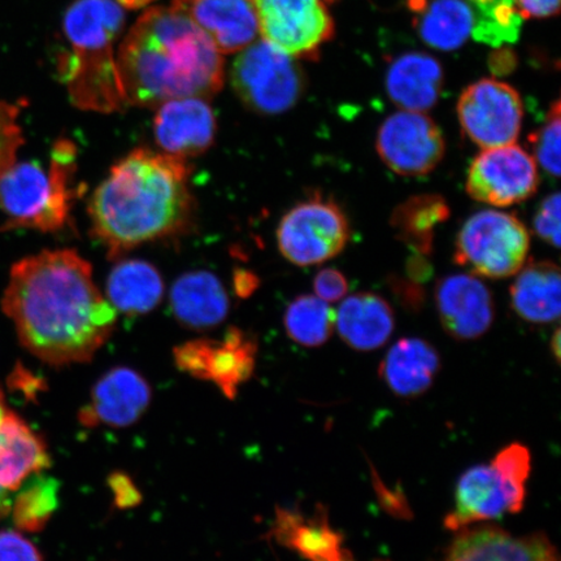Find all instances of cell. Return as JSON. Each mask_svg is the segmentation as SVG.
I'll return each mask as SVG.
<instances>
[{"instance_id":"6da1fadb","label":"cell","mask_w":561,"mask_h":561,"mask_svg":"<svg viewBox=\"0 0 561 561\" xmlns=\"http://www.w3.org/2000/svg\"><path fill=\"white\" fill-rule=\"evenodd\" d=\"M2 307L21 345L56 367L93 359L117 320L75 250L42 251L13 265Z\"/></svg>"},{"instance_id":"7a4b0ae2","label":"cell","mask_w":561,"mask_h":561,"mask_svg":"<svg viewBox=\"0 0 561 561\" xmlns=\"http://www.w3.org/2000/svg\"><path fill=\"white\" fill-rule=\"evenodd\" d=\"M188 160L136 149L112 165L89 201L91 231L110 256L186 233L195 216Z\"/></svg>"},{"instance_id":"3957f363","label":"cell","mask_w":561,"mask_h":561,"mask_svg":"<svg viewBox=\"0 0 561 561\" xmlns=\"http://www.w3.org/2000/svg\"><path fill=\"white\" fill-rule=\"evenodd\" d=\"M126 104L158 108L179 98H208L224 85V60L178 0L144 13L116 58Z\"/></svg>"},{"instance_id":"277c9868","label":"cell","mask_w":561,"mask_h":561,"mask_svg":"<svg viewBox=\"0 0 561 561\" xmlns=\"http://www.w3.org/2000/svg\"><path fill=\"white\" fill-rule=\"evenodd\" d=\"M77 147L56 140L50 164L37 161L13 164L0 175V208L5 229H33L54 233L67 226L77 198Z\"/></svg>"},{"instance_id":"5b68a950","label":"cell","mask_w":561,"mask_h":561,"mask_svg":"<svg viewBox=\"0 0 561 561\" xmlns=\"http://www.w3.org/2000/svg\"><path fill=\"white\" fill-rule=\"evenodd\" d=\"M530 471L529 448L518 442L504 447L490 465L468 469L456 486L454 508L445 518L446 528L460 531L476 523L520 512Z\"/></svg>"},{"instance_id":"8992f818","label":"cell","mask_w":561,"mask_h":561,"mask_svg":"<svg viewBox=\"0 0 561 561\" xmlns=\"http://www.w3.org/2000/svg\"><path fill=\"white\" fill-rule=\"evenodd\" d=\"M529 250L528 228L516 215L486 209L462 224L456 237L454 262L473 276L508 278L526 264Z\"/></svg>"},{"instance_id":"52a82bcc","label":"cell","mask_w":561,"mask_h":561,"mask_svg":"<svg viewBox=\"0 0 561 561\" xmlns=\"http://www.w3.org/2000/svg\"><path fill=\"white\" fill-rule=\"evenodd\" d=\"M230 80L245 107L266 116L291 110L306 89L296 58L266 41L243 48L231 66Z\"/></svg>"},{"instance_id":"ba28073f","label":"cell","mask_w":561,"mask_h":561,"mask_svg":"<svg viewBox=\"0 0 561 561\" xmlns=\"http://www.w3.org/2000/svg\"><path fill=\"white\" fill-rule=\"evenodd\" d=\"M350 236L342 208L332 199L314 195L287 210L277 228V244L287 262L310 266L340 255Z\"/></svg>"},{"instance_id":"9c48e42d","label":"cell","mask_w":561,"mask_h":561,"mask_svg":"<svg viewBox=\"0 0 561 561\" xmlns=\"http://www.w3.org/2000/svg\"><path fill=\"white\" fill-rule=\"evenodd\" d=\"M456 111L465 135L483 150L514 145L520 136L524 104L506 82L482 79L472 83L462 90Z\"/></svg>"},{"instance_id":"30bf717a","label":"cell","mask_w":561,"mask_h":561,"mask_svg":"<svg viewBox=\"0 0 561 561\" xmlns=\"http://www.w3.org/2000/svg\"><path fill=\"white\" fill-rule=\"evenodd\" d=\"M256 356L254 336L240 328H230L221 340L187 341L173 351L180 370L215 383L229 399H234L241 386L254 374Z\"/></svg>"},{"instance_id":"8fae6325","label":"cell","mask_w":561,"mask_h":561,"mask_svg":"<svg viewBox=\"0 0 561 561\" xmlns=\"http://www.w3.org/2000/svg\"><path fill=\"white\" fill-rule=\"evenodd\" d=\"M264 41L296 59H318L334 35L322 0H252Z\"/></svg>"},{"instance_id":"7c38bea8","label":"cell","mask_w":561,"mask_h":561,"mask_svg":"<svg viewBox=\"0 0 561 561\" xmlns=\"http://www.w3.org/2000/svg\"><path fill=\"white\" fill-rule=\"evenodd\" d=\"M537 161L524 147L508 145L483 150L467 174V193L491 207H510L531 198L538 191Z\"/></svg>"},{"instance_id":"4fadbf2b","label":"cell","mask_w":561,"mask_h":561,"mask_svg":"<svg viewBox=\"0 0 561 561\" xmlns=\"http://www.w3.org/2000/svg\"><path fill=\"white\" fill-rule=\"evenodd\" d=\"M376 150L385 165L403 178L432 173L445 158L446 142L439 126L424 112L392 114L377 131Z\"/></svg>"},{"instance_id":"5bb4252c","label":"cell","mask_w":561,"mask_h":561,"mask_svg":"<svg viewBox=\"0 0 561 561\" xmlns=\"http://www.w3.org/2000/svg\"><path fill=\"white\" fill-rule=\"evenodd\" d=\"M58 72L70 101L83 111L114 114L126 104L114 48L70 47L60 56Z\"/></svg>"},{"instance_id":"9a60e30c","label":"cell","mask_w":561,"mask_h":561,"mask_svg":"<svg viewBox=\"0 0 561 561\" xmlns=\"http://www.w3.org/2000/svg\"><path fill=\"white\" fill-rule=\"evenodd\" d=\"M157 110L153 135L161 152L188 160L213 147L217 122L207 100L179 98L160 104Z\"/></svg>"},{"instance_id":"2e32d148","label":"cell","mask_w":561,"mask_h":561,"mask_svg":"<svg viewBox=\"0 0 561 561\" xmlns=\"http://www.w3.org/2000/svg\"><path fill=\"white\" fill-rule=\"evenodd\" d=\"M436 306L442 327L453 339L472 341L494 322L493 294L473 275H451L438 280Z\"/></svg>"},{"instance_id":"e0dca14e","label":"cell","mask_w":561,"mask_h":561,"mask_svg":"<svg viewBox=\"0 0 561 561\" xmlns=\"http://www.w3.org/2000/svg\"><path fill=\"white\" fill-rule=\"evenodd\" d=\"M151 398L150 385L138 371L128 367L112 368L96 381L79 417L90 427L130 426L145 415Z\"/></svg>"},{"instance_id":"ac0fdd59","label":"cell","mask_w":561,"mask_h":561,"mask_svg":"<svg viewBox=\"0 0 561 561\" xmlns=\"http://www.w3.org/2000/svg\"><path fill=\"white\" fill-rule=\"evenodd\" d=\"M50 465L44 439L23 419L7 412L0 420V520L10 516L20 488Z\"/></svg>"},{"instance_id":"d6986e66","label":"cell","mask_w":561,"mask_h":561,"mask_svg":"<svg viewBox=\"0 0 561 561\" xmlns=\"http://www.w3.org/2000/svg\"><path fill=\"white\" fill-rule=\"evenodd\" d=\"M442 561H559L542 533L512 536L497 528L462 529Z\"/></svg>"},{"instance_id":"ffe728a7","label":"cell","mask_w":561,"mask_h":561,"mask_svg":"<svg viewBox=\"0 0 561 561\" xmlns=\"http://www.w3.org/2000/svg\"><path fill=\"white\" fill-rule=\"evenodd\" d=\"M221 54L254 44L259 21L252 0H178Z\"/></svg>"},{"instance_id":"44dd1931","label":"cell","mask_w":561,"mask_h":561,"mask_svg":"<svg viewBox=\"0 0 561 561\" xmlns=\"http://www.w3.org/2000/svg\"><path fill=\"white\" fill-rule=\"evenodd\" d=\"M170 299L174 318L194 331L220 325L229 313L226 287L208 271L184 273L174 280Z\"/></svg>"},{"instance_id":"7402d4cb","label":"cell","mask_w":561,"mask_h":561,"mask_svg":"<svg viewBox=\"0 0 561 561\" xmlns=\"http://www.w3.org/2000/svg\"><path fill=\"white\" fill-rule=\"evenodd\" d=\"M396 328L392 308L375 293H356L335 311V329L343 342L356 351H374L390 340Z\"/></svg>"},{"instance_id":"603a6c76","label":"cell","mask_w":561,"mask_h":561,"mask_svg":"<svg viewBox=\"0 0 561 561\" xmlns=\"http://www.w3.org/2000/svg\"><path fill=\"white\" fill-rule=\"evenodd\" d=\"M444 87V69L433 56L409 53L399 56L386 73V91L403 111L425 112L437 104Z\"/></svg>"},{"instance_id":"cb8c5ba5","label":"cell","mask_w":561,"mask_h":561,"mask_svg":"<svg viewBox=\"0 0 561 561\" xmlns=\"http://www.w3.org/2000/svg\"><path fill=\"white\" fill-rule=\"evenodd\" d=\"M439 367L438 351L430 342L402 339L383 357L380 376L396 396L415 398L430 390Z\"/></svg>"},{"instance_id":"d4e9b609","label":"cell","mask_w":561,"mask_h":561,"mask_svg":"<svg viewBox=\"0 0 561 561\" xmlns=\"http://www.w3.org/2000/svg\"><path fill=\"white\" fill-rule=\"evenodd\" d=\"M511 286L512 310L531 324H551L560 318L561 277L552 262H531L516 273Z\"/></svg>"},{"instance_id":"484cf974","label":"cell","mask_w":561,"mask_h":561,"mask_svg":"<svg viewBox=\"0 0 561 561\" xmlns=\"http://www.w3.org/2000/svg\"><path fill=\"white\" fill-rule=\"evenodd\" d=\"M273 535L277 541L297 551L307 561H354L343 538L328 522L325 511L306 518L296 512H277Z\"/></svg>"},{"instance_id":"4316f807","label":"cell","mask_w":561,"mask_h":561,"mask_svg":"<svg viewBox=\"0 0 561 561\" xmlns=\"http://www.w3.org/2000/svg\"><path fill=\"white\" fill-rule=\"evenodd\" d=\"M413 24L425 44L455 51L471 37L474 12L467 0H409Z\"/></svg>"},{"instance_id":"83f0119b","label":"cell","mask_w":561,"mask_h":561,"mask_svg":"<svg viewBox=\"0 0 561 561\" xmlns=\"http://www.w3.org/2000/svg\"><path fill=\"white\" fill-rule=\"evenodd\" d=\"M164 280L156 265L131 259L112 268L105 286V298L116 311L128 314L149 313L164 297Z\"/></svg>"},{"instance_id":"f1b7e54d","label":"cell","mask_w":561,"mask_h":561,"mask_svg":"<svg viewBox=\"0 0 561 561\" xmlns=\"http://www.w3.org/2000/svg\"><path fill=\"white\" fill-rule=\"evenodd\" d=\"M125 16L115 0H76L66 12L62 27L73 48H112Z\"/></svg>"},{"instance_id":"f546056e","label":"cell","mask_w":561,"mask_h":561,"mask_svg":"<svg viewBox=\"0 0 561 561\" xmlns=\"http://www.w3.org/2000/svg\"><path fill=\"white\" fill-rule=\"evenodd\" d=\"M450 214L444 196L421 194L401 203L392 213L390 224L399 240L426 256L433 250L437 227L447 221Z\"/></svg>"},{"instance_id":"4dcf8cb0","label":"cell","mask_w":561,"mask_h":561,"mask_svg":"<svg viewBox=\"0 0 561 561\" xmlns=\"http://www.w3.org/2000/svg\"><path fill=\"white\" fill-rule=\"evenodd\" d=\"M286 334L305 347H320L331 339L335 329V311L316 296H299L284 314Z\"/></svg>"},{"instance_id":"1f68e13d","label":"cell","mask_w":561,"mask_h":561,"mask_svg":"<svg viewBox=\"0 0 561 561\" xmlns=\"http://www.w3.org/2000/svg\"><path fill=\"white\" fill-rule=\"evenodd\" d=\"M59 482L44 472L34 474L13 497L10 515L19 530L37 533L51 520L59 504Z\"/></svg>"},{"instance_id":"d6a6232c","label":"cell","mask_w":561,"mask_h":561,"mask_svg":"<svg viewBox=\"0 0 561 561\" xmlns=\"http://www.w3.org/2000/svg\"><path fill=\"white\" fill-rule=\"evenodd\" d=\"M560 101L557 100L551 104L542 128L529 136L531 157L545 172L557 179L560 175Z\"/></svg>"},{"instance_id":"836d02e7","label":"cell","mask_w":561,"mask_h":561,"mask_svg":"<svg viewBox=\"0 0 561 561\" xmlns=\"http://www.w3.org/2000/svg\"><path fill=\"white\" fill-rule=\"evenodd\" d=\"M19 114L18 105L0 100V175L16 163L24 142Z\"/></svg>"},{"instance_id":"e575fe53","label":"cell","mask_w":561,"mask_h":561,"mask_svg":"<svg viewBox=\"0 0 561 561\" xmlns=\"http://www.w3.org/2000/svg\"><path fill=\"white\" fill-rule=\"evenodd\" d=\"M560 194H551L539 205L533 229L542 241L560 248Z\"/></svg>"},{"instance_id":"d590c367","label":"cell","mask_w":561,"mask_h":561,"mask_svg":"<svg viewBox=\"0 0 561 561\" xmlns=\"http://www.w3.org/2000/svg\"><path fill=\"white\" fill-rule=\"evenodd\" d=\"M0 561H44L37 547L21 533L0 531Z\"/></svg>"},{"instance_id":"8d00e7d4","label":"cell","mask_w":561,"mask_h":561,"mask_svg":"<svg viewBox=\"0 0 561 561\" xmlns=\"http://www.w3.org/2000/svg\"><path fill=\"white\" fill-rule=\"evenodd\" d=\"M314 296L327 304L346 298L348 293V280L345 275L335 268H324L316 273L313 278Z\"/></svg>"},{"instance_id":"74e56055","label":"cell","mask_w":561,"mask_h":561,"mask_svg":"<svg viewBox=\"0 0 561 561\" xmlns=\"http://www.w3.org/2000/svg\"><path fill=\"white\" fill-rule=\"evenodd\" d=\"M524 20L547 19L558 15L560 0H515Z\"/></svg>"},{"instance_id":"f35d334b","label":"cell","mask_w":561,"mask_h":561,"mask_svg":"<svg viewBox=\"0 0 561 561\" xmlns=\"http://www.w3.org/2000/svg\"><path fill=\"white\" fill-rule=\"evenodd\" d=\"M112 489L115 490L116 500L122 504V506H135L139 500L137 490L125 476L116 474L114 483H112Z\"/></svg>"},{"instance_id":"ab89813d","label":"cell","mask_w":561,"mask_h":561,"mask_svg":"<svg viewBox=\"0 0 561 561\" xmlns=\"http://www.w3.org/2000/svg\"><path fill=\"white\" fill-rule=\"evenodd\" d=\"M560 329L558 328L556 333H553L552 340H551V353L553 356H556L557 362H560V354H561V340H560Z\"/></svg>"},{"instance_id":"60d3db41","label":"cell","mask_w":561,"mask_h":561,"mask_svg":"<svg viewBox=\"0 0 561 561\" xmlns=\"http://www.w3.org/2000/svg\"><path fill=\"white\" fill-rule=\"evenodd\" d=\"M473 9H485V7L493 5L502 2V0H467Z\"/></svg>"},{"instance_id":"b9f144b4","label":"cell","mask_w":561,"mask_h":561,"mask_svg":"<svg viewBox=\"0 0 561 561\" xmlns=\"http://www.w3.org/2000/svg\"><path fill=\"white\" fill-rule=\"evenodd\" d=\"M123 5L128 7V9H139V7H144L152 2V0H118Z\"/></svg>"},{"instance_id":"7bdbcfd3","label":"cell","mask_w":561,"mask_h":561,"mask_svg":"<svg viewBox=\"0 0 561 561\" xmlns=\"http://www.w3.org/2000/svg\"><path fill=\"white\" fill-rule=\"evenodd\" d=\"M7 412H9V410L5 409L4 396L2 390H0V420L5 416Z\"/></svg>"},{"instance_id":"ee69618b","label":"cell","mask_w":561,"mask_h":561,"mask_svg":"<svg viewBox=\"0 0 561 561\" xmlns=\"http://www.w3.org/2000/svg\"><path fill=\"white\" fill-rule=\"evenodd\" d=\"M382 561V560H381Z\"/></svg>"}]
</instances>
